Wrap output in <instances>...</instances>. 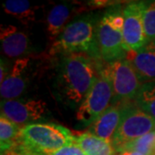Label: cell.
Wrapping results in <instances>:
<instances>
[{"label": "cell", "instance_id": "6da1fadb", "mask_svg": "<svg viewBox=\"0 0 155 155\" xmlns=\"http://www.w3.org/2000/svg\"><path fill=\"white\" fill-rule=\"evenodd\" d=\"M60 56L54 81L56 94L66 105L76 108L92 87L102 65L84 54Z\"/></svg>", "mask_w": 155, "mask_h": 155}, {"label": "cell", "instance_id": "7a4b0ae2", "mask_svg": "<svg viewBox=\"0 0 155 155\" xmlns=\"http://www.w3.org/2000/svg\"><path fill=\"white\" fill-rule=\"evenodd\" d=\"M74 143V134L54 122H35L21 129L18 143L10 153L17 155H46Z\"/></svg>", "mask_w": 155, "mask_h": 155}, {"label": "cell", "instance_id": "3957f363", "mask_svg": "<svg viewBox=\"0 0 155 155\" xmlns=\"http://www.w3.org/2000/svg\"><path fill=\"white\" fill-rule=\"evenodd\" d=\"M97 22L98 19L93 14L77 17L69 22L61 35L52 42L50 54L52 55L84 54L101 63L103 61L96 35Z\"/></svg>", "mask_w": 155, "mask_h": 155}, {"label": "cell", "instance_id": "277c9868", "mask_svg": "<svg viewBox=\"0 0 155 155\" xmlns=\"http://www.w3.org/2000/svg\"><path fill=\"white\" fill-rule=\"evenodd\" d=\"M122 28L123 15L120 9L107 11L98 20L96 35L100 55L104 63L126 59Z\"/></svg>", "mask_w": 155, "mask_h": 155}, {"label": "cell", "instance_id": "5b68a950", "mask_svg": "<svg viewBox=\"0 0 155 155\" xmlns=\"http://www.w3.org/2000/svg\"><path fill=\"white\" fill-rule=\"evenodd\" d=\"M100 69L111 84L113 91L112 104L127 103L134 100L142 83L129 61L124 59L105 63V66H101Z\"/></svg>", "mask_w": 155, "mask_h": 155}, {"label": "cell", "instance_id": "8992f818", "mask_svg": "<svg viewBox=\"0 0 155 155\" xmlns=\"http://www.w3.org/2000/svg\"><path fill=\"white\" fill-rule=\"evenodd\" d=\"M122 104L121 122L111 140L115 149L155 131V120L152 116L138 108L133 101Z\"/></svg>", "mask_w": 155, "mask_h": 155}, {"label": "cell", "instance_id": "52a82bcc", "mask_svg": "<svg viewBox=\"0 0 155 155\" xmlns=\"http://www.w3.org/2000/svg\"><path fill=\"white\" fill-rule=\"evenodd\" d=\"M112 102L113 91L111 84L99 69L98 77L81 104L78 107L77 121L89 127L112 104Z\"/></svg>", "mask_w": 155, "mask_h": 155}, {"label": "cell", "instance_id": "ba28073f", "mask_svg": "<svg viewBox=\"0 0 155 155\" xmlns=\"http://www.w3.org/2000/svg\"><path fill=\"white\" fill-rule=\"evenodd\" d=\"M144 8L145 1H135L122 9L123 43L127 53L135 52L147 43L143 22Z\"/></svg>", "mask_w": 155, "mask_h": 155}, {"label": "cell", "instance_id": "9c48e42d", "mask_svg": "<svg viewBox=\"0 0 155 155\" xmlns=\"http://www.w3.org/2000/svg\"><path fill=\"white\" fill-rule=\"evenodd\" d=\"M1 115L23 127L35 123L48 113V104L42 99L1 100Z\"/></svg>", "mask_w": 155, "mask_h": 155}, {"label": "cell", "instance_id": "30bf717a", "mask_svg": "<svg viewBox=\"0 0 155 155\" xmlns=\"http://www.w3.org/2000/svg\"><path fill=\"white\" fill-rule=\"evenodd\" d=\"M32 60L29 57L17 59L10 73L0 85L1 100L18 99L29 86L33 77Z\"/></svg>", "mask_w": 155, "mask_h": 155}, {"label": "cell", "instance_id": "8fae6325", "mask_svg": "<svg viewBox=\"0 0 155 155\" xmlns=\"http://www.w3.org/2000/svg\"><path fill=\"white\" fill-rule=\"evenodd\" d=\"M0 41L2 52L9 59L27 57L30 53L31 42L28 35L14 25H1Z\"/></svg>", "mask_w": 155, "mask_h": 155}, {"label": "cell", "instance_id": "7c38bea8", "mask_svg": "<svg viewBox=\"0 0 155 155\" xmlns=\"http://www.w3.org/2000/svg\"><path fill=\"white\" fill-rule=\"evenodd\" d=\"M126 60L133 66L141 83L155 81V42H148L140 49L127 53Z\"/></svg>", "mask_w": 155, "mask_h": 155}, {"label": "cell", "instance_id": "4fadbf2b", "mask_svg": "<svg viewBox=\"0 0 155 155\" xmlns=\"http://www.w3.org/2000/svg\"><path fill=\"white\" fill-rule=\"evenodd\" d=\"M122 104H112L101 116L88 127L90 133L111 142L121 122Z\"/></svg>", "mask_w": 155, "mask_h": 155}, {"label": "cell", "instance_id": "5bb4252c", "mask_svg": "<svg viewBox=\"0 0 155 155\" xmlns=\"http://www.w3.org/2000/svg\"><path fill=\"white\" fill-rule=\"evenodd\" d=\"M79 6L74 4L61 3L54 5L46 18V30L50 41H54L65 28L68 21L72 18L73 14L82 11Z\"/></svg>", "mask_w": 155, "mask_h": 155}, {"label": "cell", "instance_id": "9a60e30c", "mask_svg": "<svg viewBox=\"0 0 155 155\" xmlns=\"http://www.w3.org/2000/svg\"><path fill=\"white\" fill-rule=\"evenodd\" d=\"M74 143L86 155H115V148L111 142L96 136L89 131L74 134Z\"/></svg>", "mask_w": 155, "mask_h": 155}, {"label": "cell", "instance_id": "2e32d148", "mask_svg": "<svg viewBox=\"0 0 155 155\" xmlns=\"http://www.w3.org/2000/svg\"><path fill=\"white\" fill-rule=\"evenodd\" d=\"M3 8L5 13L17 18L22 25L29 26L36 19L37 6H33L27 0H7Z\"/></svg>", "mask_w": 155, "mask_h": 155}, {"label": "cell", "instance_id": "e0dca14e", "mask_svg": "<svg viewBox=\"0 0 155 155\" xmlns=\"http://www.w3.org/2000/svg\"><path fill=\"white\" fill-rule=\"evenodd\" d=\"M22 127L7 119L5 116H0V147L1 153H10L15 149Z\"/></svg>", "mask_w": 155, "mask_h": 155}, {"label": "cell", "instance_id": "ac0fdd59", "mask_svg": "<svg viewBox=\"0 0 155 155\" xmlns=\"http://www.w3.org/2000/svg\"><path fill=\"white\" fill-rule=\"evenodd\" d=\"M134 104L155 120V81L142 84Z\"/></svg>", "mask_w": 155, "mask_h": 155}, {"label": "cell", "instance_id": "d6986e66", "mask_svg": "<svg viewBox=\"0 0 155 155\" xmlns=\"http://www.w3.org/2000/svg\"><path fill=\"white\" fill-rule=\"evenodd\" d=\"M115 151L116 153L123 151H135L144 155H155V131L122 145L116 147Z\"/></svg>", "mask_w": 155, "mask_h": 155}, {"label": "cell", "instance_id": "ffe728a7", "mask_svg": "<svg viewBox=\"0 0 155 155\" xmlns=\"http://www.w3.org/2000/svg\"><path fill=\"white\" fill-rule=\"evenodd\" d=\"M145 34L147 43L155 41V1L145 2L143 12Z\"/></svg>", "mask_w": 155, "mask_h": 155}, {"label": "cell", "instance_id": "44dd1931", "mask_svg": "<svg viewBox=\"0 0 155 155\" xmlns=\"http://www.w3.org/2000/svg\"><path fill=\"white\" fill-rule=\"evenodd\" d=\"M46 155H86L76 143L66 146L61 149L54 151Z\"/></svg>", "mask_w": 155, "mask_h": 155}, {"label": "cell", "instance_id": "7402d4cb", "mask_svg": "<svg viewBox=\"0 0 155 155\" xmlns=\"http://www.w3.org/2000/svg\"><path fill=\"white\" fill-rule=\"evenodd\" d=\"M11 67H8V64L4 59H1V64H0V84L5 81L7 76L10 73Z\"/></svg>", "mask_w": 155, "mask_h": 155}, {"label": "cell", "instance_id": "603a6c76", "mask_svg": "<svg viewBox=\"0 0 155 155\" xmlns=\"http://www.w3.org/2000/svg\"><path fill=\"white\" fill-rule=\"evenodd\" d=\"M117 155H144L139 152L135 151H123V152H119L117 153Z\"/></svg>", "mask_w": 155, "mask_h": 155}, {"label": "cell", "instance_id": "cb8c5ba5", "mask_svg": "<svg viewBox=\"0 0 155 155\" xmlns=\"http://www.w3.org/2000/svg\"><path fill=\"white\" fill-rule=\"evenodd\" d=\"M1 155H13L12 153H1Z\"/></svg>", "mask_w": 155, "mask_h": 155}, {"label": "cell", "instance_id": "d4e9b609", "mask_svg": "<svg viewBox=\"0 0 155 155\" xmlns=\"http://www.w3.org/2000/svg\"><path fill=\"white\" fill-rule=\"evenodd\" d=\"M12 154H13V153H12ZM13 155H17V154H13Z\"/></svg>", "mask_w": 155, "mask_h": 155}, {"label": "cell", "instance_id": "484cf974", "mask_svg": "<svg viewBox=\"0 0 155 155\" xmlns=\"http://www.w3.org/2000/svg\"><path fill=\"white\" fill-rule=\"evenodd\" d=\"M154 42H155V41H154Z\"/></svg>", "mask_w": 155, "mask_h": 155}]
</instances>
